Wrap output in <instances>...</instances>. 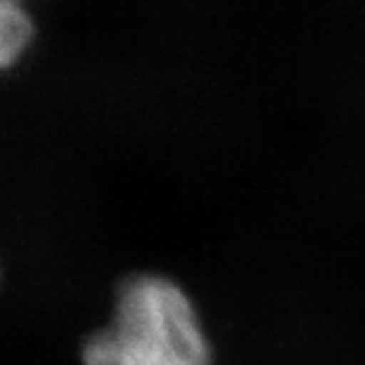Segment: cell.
<instances>
[{"instance_id": "7a4b0ae2", "label": "cell", "mask_w": 365, "mask_h": 365, "mask_svg": "<svg viewBox=\"0 0 365 365\" xmlns=\"http://www.w3.org/2000/svg\"><path fill=\"white\" fill-rule=\"evenodd\" d=\"M34 38V21L26 7L14 0H0V69L12 67L26 53Z\"/></svg>"}, {"instance_id": "6da1fadb", "label": "cell", "mask_w": 365, "mask_h": 365, "mask_svg": "<svg viewBox=\"0 0 365 365\" xmlns=\"http://www.w3.org/2000/svg\"><path fill=\"white\" fill-rule=\"evenodd\" d=\"M83 365H211V351L185 292L135 273L116 287L109 323L86 339Z\"/></svg>"}]
</instances>
